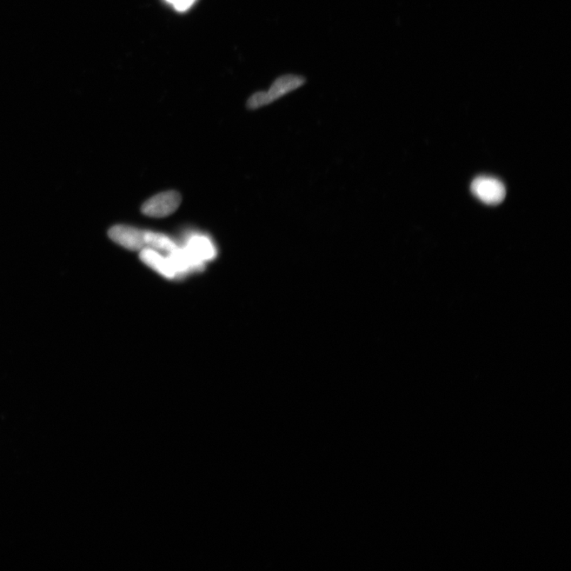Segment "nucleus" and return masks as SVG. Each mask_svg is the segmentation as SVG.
I'll use <instances>...</instances> for the list:
<instances>
[{"label": "nucleus", "instance_id": "nucleus-1", "mask_svg": "<svg viewBox=\"0 0 571 571\" xmlns=\"http://www.w3.org/2000/svg\"><path fill=\"white\" fill-rule=\"evenodd\" d=\"M182 202V197L179 192L169 191L162 192L149 200L142 207V213L151 217H165L174 214Z\"/></svg>", "mask_w": 571, "mask_h": 571}, {"label": "nucleus", "instance_id": "nucleus-2", "mask_svg": "<svg viewBox=\"0 0 571 571\" xmlns=\"http://www.w3.org/2000/svg\"><path fill=\"white\" fill-rule=\"evenodd\" d=\"M475 197L488 205L501 203L507 195V190L499 179L490 176H480L474 179L470 187Z\"/></svg>", "mask_w": 571, "mask_h": 571}, {"label": "nucleus", "instance_id": "nucleus-3", "mask_svg": "<svg viewBox=\"0 0 571 571\" xmlns=\"http://www.w3.org/2000/svg\"><path fill=\"white\" fill-rule=\"evenodd\" d=\"M145 231L125 225H117L110 229L111 240L131 251H140L146 248Z\"/></svg>", "mask_w": 571, "mask_h": 571}, {"label": "nucleus", "instance_id": "nucleus-4", "mask_svg": "<svg viewBox=\"0 0 571 571\" xmlns=\"http://www.w3.org/2000/svg\"><path fill=\"white\" fill-rule=\"evenodd\" d=\"M305 82V79L300 76L287 75L278 77L271 84L268 91H265L268 105L302 87Z\"/></svg>", "mask_w": 571, "mask_h": 571}, {"label": "nucleus", "instance_id": "nucleus-5", "mask_svg": "<svg viewBox=\"0 0 571 571\" xmlns=\"http://www.w3.org/2000/svg\"><path fill=\"white\" fill-rule=\"evenodd\" d=\"M140 258L147 266L163 276L169 278H174L176 276V271L172 267L169 257L159 254L157 250L145 248L141 250Z\"/></svg>", "mask_w": 571, "mask_h": 571}, {"label": "nucleus", "instance_id": "nucleus-6", "mask_svg": "<svg viewBox=\"0 0 571 571\" xmlns=\"http://www.w3.org/2000/svg\"><path fill=\"white\" fill-rule=\"evenodd\" d=\"M185 249L202 263L212 260L216 255L214 244L208 237L203 236L191 237Z\"/></svg>", "mask_w": 571, "mask_h": 571}, {"label": "nucleus", "instance_id": "nucleus-7", "mask_svg": "<svg viewBox=\"0 0 571 571\" xmlns=\"http://www.w3.org/2000/svg\"><path fill=\"white\" fill-rule=\"evenodd\" d=\"M146 247L154 250L171 252L178 248L177 244L170 237L159 232L145 231Z\"/></svg>", "mask_w": 571, "mask_h": 571}, {"label": "nucleus", "instance_id": "nucleus-8", "mask_svg": "<svg viewBox=\"0 0 571 571\" xmlns=\"http://www.w3.org/2000/svg\"><path fill=\"white\" fill-rule=\"evenodd\" d=\"M195 2L196 0H179L174 9L179 12H183L188 11Z\"/></svg>", "mask_w": 571, "mask_h": 571}, {"label": "nucleus", "instance_id": "nucleus-9", "mask_svg": "<svg viewBox=\"0 0 571 571\" xmlns=\"http://www.w3.org/2000/svg\"><path fill=\"white\" fill-rule=\"evenodd\" d=\"M165 1L174 5V6L178 3L179 0H165Z\"/></svg>", "mask_w": 571, "mask_h": 571}]
</instances>
